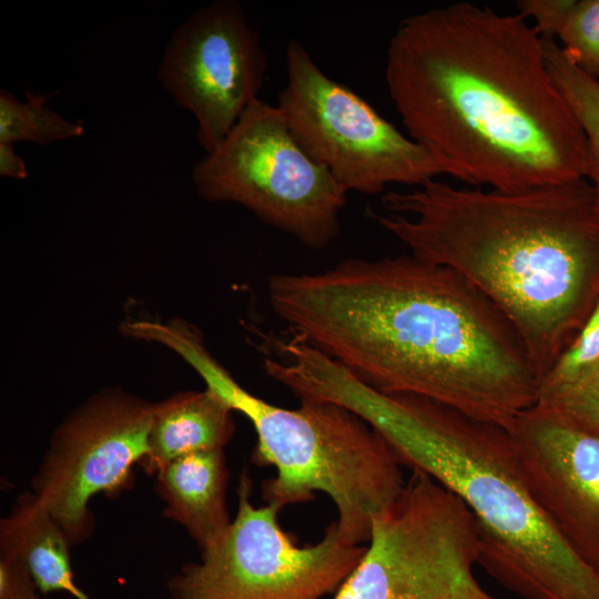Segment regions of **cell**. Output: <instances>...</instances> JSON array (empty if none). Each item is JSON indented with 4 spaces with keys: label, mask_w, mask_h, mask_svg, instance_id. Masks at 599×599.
Returning <instances> with one entry per match:
<instances>
[{
    "label": "cell",
    "mask_w": 599,
    "mask_h": 599,
    "mask_svg": "<svg viewBox=\"0 0 599 599\" xmlns=\"http://www.w3.org/2000/svg\"><path fill=\"white\" fill-rule=\"evenodd\" d=\"M273 311L365 385L425 397L507 427L538 398L540 377L501 311L454 270L413 254L346 258L277 274Z\"/></svg>",
    "instance_id": "6da1fadb"
},
{
    "label": "cell",
    "mask_w": 599,
    "mask_h": 599,
    "mask_svg": "<svg viewBox=\"0 0 599 599\" xmlns=\"http://www.w3.org/2000/svg\"><path fill=\"white\" fill-rule=\"evenodd\" d=\"M385 79L407 135L457 180L517 192L588 177L583 130L519 12L459 1L410 14Z\"/></svg>",
    "instance_id": "7a4b0ae2"
},
{
    "label": "cell",
    "mask_w": 599,
    "mask_h": 599,
    "mask_svg": "<svg viewBox=\"0 0 599 599\" xmlns=\"http://www.w3.org/2000/svg\"><path fill=\"white\" fill-rule=\"evenodd\" d=\"M372 217L410 254L468 280L508 318L540 380L599 298V212L587 179L517 192L433 179L386 191Z\"/></svg>",
    "instance_id": "3957f363"
},
{
    "label": "cell",
    "mask_w": 599,
    "mask_h": 599,
    "mask_svg": "<svg viewBox=\"0 0 599 599\" xmlns=\"http://www.w3.org/2000/svg\"><path fill=\"white\" fill-rule=\"evenodd\" d=\"M324 398L375 429L399 465L455 494L479 529L478 565L522 599H599V573L551 525L532 497L508 430L438 402L385 394L345 368Z\"/></svg>",
    "instance_id": "277c9868"
},
{
    "label": "cell",
    "mask_w": 599,
    "mask_h": 599,
    "mask_svg": "<svg viewBox=\"0 0 599 599\" xmlns=\"http://www.w3.org/2000/svg\"><path fill=\"white\" fill-rule=\"evenodd\" d=\"M149 338L179 354L207 388L252 423L257 436L253 461L276 470L263 485L266 504L283 508L323 493L336 507L341 535L353 544L368 542L373 518L405 484L402 466L375 429L335 403L301 400L288 409L251 394L182 319L153 323Z\"/></svg>",
    "instance_id": "5b68a950"
},
{
    "label": "cell",
    "mask_w": 599,
    "mask_h": 599,
    "mask_svg": "<svg viewBox=\"0 0 599 599\" xmlns=\"http://www.w3.org/2000/svg\"><path fill=\"white\" fill-rule=\"evenodd\" d=\"M191 175L205 201L241 204L307 247L324 248L339 232L347 191L303 150L276 104H250Z\"/></svg>",
    "instance_id": "8992f818"
},
{
    "label": "cell",
    "mask_w": 599,
    "mask_h": 599,
    "mask_svg": "<svg viewBox=\"0 0 599 599\" xmlns=\"http://www.w3.org/2000/svg\"><path fill=\"white\" fill-rule=\"evenodd\" d=\"M479 551L467 506L414 469L373 518L366 550L334 599H498L475 577Z\"/></svg>",
    "instance_id": "52a82bcc"
},
{
    "label": "cell",
    "mask_w": 599,
    "mask_h": 599,
    "mask_svg": "<svg viewBox=\"0 0 599 599\" xmlns=\"http://www.w3.org/2000/svg\"><path fill=\"white\" fill-rule=\"evenodd\" d=\"M286 83L277 95L295 140L347 192H385L450 175L448 166L383 118L348 87L331 79L295 39L285 49Z\"/></svg>",
    "instance_id": "ba28073f"
},
{
    "label": "cell",
    "mask_w": 599,
    "mask_h": 599,
    "mask_svg": "<svg viewBox=\"0 0 599 599\" xmlns=\"http://www.w3.org/2000/svg\"><path fill=\"white\" fill-rule=\"evenodd\" d=\"M242 477L235 519L224 536L167 583L171 599H319L337 590L366 546L333 521L314 545L297 546L278 524L277 505L255 507Z\"/></svg>",
    "instance_id": "9c48e42d"
},
{
    "label": "cell",
    "mask_w": 599,
    "mask_h": 599,
    "mask_svg": "<svg viewBox=\"0 0 599 599\" xmlns=\"http://www.w3.org/2000/svg\"><path fill=\"white\" fill-rule=\"evenodd\" d=\"M154 404L105 389L70 413L53 433L32 480L33 494L70 544L93 528L89 500L125 487L149 451Z\"/></svg>",
    "instance_id": "30bf717a"
},
{
    "label": "cell",
    "mask_w": 599,
    "mask_h": 599,
    "mask_svg": "<svg viewBox=\"0 0 599 599\" xmlns=\"http://www.w3.org/2000/svg\"><path fill=\"white\" fill-rule=\"evenodd\" d=\"M266 71L261 38L243 7L216 0L172 32L156 77L174 102L194 115L197 141L209 153L258 99Z\"/></svg>",
    "instance_id": "8fae6325"
},
{
    "label": "cell",
    "mask_w": 599,
    "mask_h": 599,
    "mask_svg": "<svg viewBox=\"0 0 599 599\" xmlns=\"http://www.w3.org/2000/svg\"><path fill=\"white\" fill-rule=\"evenodd\" d=\"M506 429L536 502L599 573V437L565 426L534 406Z\"/></svg>",
    "instance_id": "7c38bea8"
},
{
    "label": "cell",
    "mask_w": 599,
    "mask_h": 599,
    "mask_svg": "<svg viewBox=\"0 0 599 599\" xmlns=\"http://www.w3.org/2000/svg\"><path fill=\"white\" fill-rule=\"evenodd\" d=\"M156 476L165 515L181 524L202 551L214 546L232 522L226 506L229 477L223 449L182 456Z\"/></svg>",
    "instance_id": "4fadbf2b"
},
{
    "label": "cell",
    "mask_w": 599,
    "mask_h": 599,
    "mask_svg": "<svg viewBox=\"0 0 599 599\" xmlns=\"http://www.w3.org/2000/svg\"><path fill=\"white\" fill-rule=\"evenodd\" d=\"M233 409L215 392L177 393L154 404L149 451L141 461L156 474L182 456L223 449L234 434Z\"/></svg>",
    "instance_id": "5bb4252c"
},
{
    "label": "cell",
    "mask_w": 599,
    "mask_h": 599,
    "mask_svg": "<svg viewBox=\"0 0 599 599\" xmlns=\"http://www.w3.org/2000/svg\"><path fill=\"white\" fill-rule=\"evenodd\" d=\"M69 545L62 528L33 493L21 495L1 520V557L22 566L39 592L65 591L74 599H90L74 581Z\"/></svg>",
    "instance_id": "9a60e30c"
},
{
    "label": "cell",
    "mask_w": 599,
    "mask_h": 599,
    "mask_svg": "<svg viewBox=\"0 0 599 599\" xmlns=\"http://www.w3.org/2000/svg\"><path fill=\"white\" fill-rule=\"evenodd\" d=\"M549 71L587 139L589 174L599 212V80L582 72L554 40H544Z\"/></svg>",
    "instance_id": "2e32d148"
},
{
    "label": "cell",
    "mask_w": 599,
    "mask_h": 599,
    "mask_svg": "<svg viewBox=\"0 0 599 599\" xmlns=\"http://www.w3.org/2000/svg\"><path fill=\"white\" fill-rule=\"evenodd\" d=\"M48 94L27 92L20 101L13 93L0 91V143L32 142L44 146L57 141L79 138L81 123L72 122L49 109Z\"/></svg>",
    "instance_id": "e0dca14e"
},
{
    "label": "cell",
    "mask_w": 599,
    "mask_h": 599,
    "mask_svg": "<svg viewBox=\"0 0 599 599\" xmlns=\"http://www.w3.org/2000/svg\"><path fill=\"white\" fill-rule=\"evenodd\" d=\"M534 407L565 426L599 437V362L569 380L541 388Z\"/></svg>",
    "instance_id": "ac0fdd59"
},
{
    "label": "cell",
    "mask_w": 599,
    "mask_h": 599,
    "mask_svg": "<svg viewBox=\"0 0 599 599\" xmlns=\"http://www.w3.org/2000/svg\"><path fill=\"white\" fill-rule=\"evenodd\" d=\"M561 49L587 75L599 78V0H573L557 33Z\"/></svg>",
    "instance_id": "d6986e66"
},
{
    "label": "cell",
    "mask_w": 599,
    "mask_h": 599,
    "mask_svg": "<svg viewBox=\"0 0 599 599\" xmlns=\"http://www.w3.org/2000/svg\"><path fill=\"white\" fill-rule=\"evenodd\" d=\"M599 362V298L585 324L544 376L540 388L561 384Z\"/></svg>",
    "instance_id": "ffe728a7"
},
{
    "label": "cell",
    "mask_w": 599,
    "mask_h": 599,
    "mask_svg": "<svg viewBox=\"0 0 599 599\" xmlns=\"http://www.w3.org/2000/svg\"><path fill=\"white\" fill-rule=\"evenodd\" d=\"M573 0H519L518 12L526 19L532 18V28L544 40H554Z\"/></svg>",
    "instance_id": "44dd1931"
},
{
    "label": "cell",
    "mask_w": 599,
    "mask_h": 599,
    "mask_svg": "<svg viewBox=\"0 0 599 599\" xmlns=\"http://www.w3.org/2000/svg\"><path fill=\"white\" fill-rule=\"evenodd\" d=\"M27 570L18 562L0 559V599H43Z\"/></svg>",
    "instance_id": "7402d4cb"
},
{
    "label": "cell",
    "mask_w": 599,
    "mask_h": 599,
    "mask_svg": "<svg viewBox=\"0 0 599 599\" xmlns=\"http://www.w3.org/2000/svg\"><path fill=\"white\" fill-rule=\"evenodd\" d=\"M0 175L12 179H24L28 175L24 160L11 143H0Z\"/></svg>",
    "instance_id": "603a6c76"
}]
</instances>
